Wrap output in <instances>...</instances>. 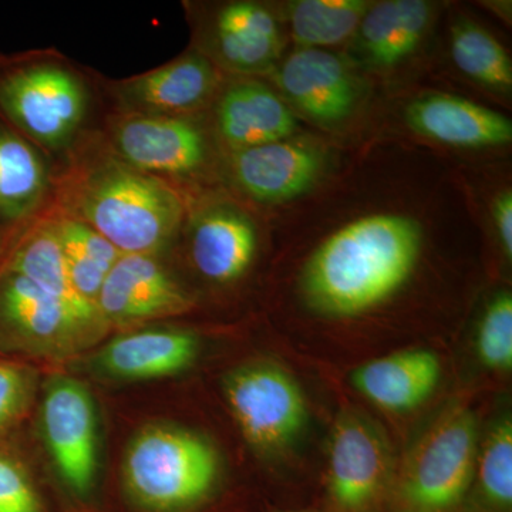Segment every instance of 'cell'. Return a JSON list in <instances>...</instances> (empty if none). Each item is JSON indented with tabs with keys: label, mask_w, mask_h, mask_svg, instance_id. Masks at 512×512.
<instances>
[{
	"label": "cell",
	"mask_w": 512,
	"mask_h": 512,
	"mask_svg": "<svg viewBox=\"0 0 512 512\" xmlns=\"http://www.w3.org/2000/svg\"><path fill=\"white\" fill-rule=\"evenodd\" d=\"M205 339L187 329L141 330L111 340L97 366L120 379H156L180 375L201 362Z\"/></svg>",
	"instance_id": "cell-14"
},
{
	"label": "cell",
	"mask_w": 512,
	"mask_h": 512,
	"mask_svg": "<svg viewBox=\"0 0 512 512\" xmlns=\"http://www.w3.org/2000/svg\"><path fill=\"white\" fill-rule=\"evenodd\" d=\"M47 175L35 148L0 124V215L26 217L46 191Z\"/></svg>",
	"instance_id": "cell-25"
},
{
	"label": "cell",
	"mask_w": 512,
	"mask_h": 512,
	"mask_svg": "<svg viewBox=\"0 0 512 512\" xmlns=\"http://www.w3.org/2000/svg\"><path fill=\"white\" fill-rule=\"evenodd\" d=\"M265 512H316L312 507L306 508H289V510H278V508H269Z\"/></svg>",
	"instance_id": "cell-32"
},
{
	"label": "cell",
	"mask_w": 512,
	"mask_h": 512,
	"mask_svg": "<svg viewBox=\"0 0 512 512\" xmlns=\"http://www.w3.org/2000/svg\"><path fill=\"white\" fill-rule=\"evenodd\" d=\"M42 423L64 483L77 495L89 494L97 474L96 413L90 393L72 379H57L43 400Z\"/></svg>",
	"instance_id": "cell-10"
},
{
	"label": "cell",
	"mask_w": 512,
	"mask_h": 512,
	"mask_svg": "<svg viewBox=\"0 0 512 512\" xmlns=\"http://www.w3.org/2000/svg\"><path fill=\"white\" fill-rule=\"evenodd\" d=\"M258 249L254 225L239 212H208L192 228L191 264L211 285L227 288L241 284L254 268Z\"/></svg>",
	"instance_id": "cell-15"
},
{
	"label": "cell",
	"mask_w": 512,
	"mask_h": 512,
	"mask_svg": "<svg viewBox=\"0 0 512 512\" xmlns=\"http://www.w3.org/2000/svg\"><path fill=\"white\" fill-rule=\"evenodd\" d=\"M0 512H46L25 471L0 456Z\"/></svg>",
	"instance_id": "cell-29"
},
{
	"label": "cell",
	"mask_w": 512,
	"mask_h": 512,
	"mask_svg": "<svg viewBox=\"0 0 512 512\" xmlns=\"http://www.w3.org/2000/svg\"><path fill=\"white\" fill-rule=\"evenodd\" d=\"M451 55L471 79L500 92L512 86L511 60L490 33L476 23L460 20L451 30Z\"/></svg>",
	"instance_id": "cell-28"
},
{
	"label": "cell",
	"mask_w": 512,
	"mask_h": 512,
	"mask_svg": "<svg viewBox=\"0 0 512 512\" xmlns=\"http://www.w3.org/2000/svg\"><path fill=\"white\" fill-rule=\"evenodd\" d=\"M224 439L198 426H151L124 458L131 500L148 512H204L222 504L237 474Z\"/></svg>",
	"instance_id": "cell-3"
},
{
	"label": "cell",
	"mask_w": 512,
	"mask_h": 512,
	"mask_svg": "<svg viewBox=\"0 0 512 512\" xmlns=\"http://www.w3.org/2000/svg\"><path fill=\"white\" fill-rule=\"evenodd\" d=\"M120 160L141 173L184 175L205 158L200 128L180 116L128 114L113 131Z\"/></svg>",
	"instance_id": "cell-12"
},
{
	"label": "cell",
	"mask_w": 512,
	"mask_h": 512,
	"mask_svg": "<svg viewBox=\"0 0 512 512\" xmlns=\"http://www.w3.org/2000/svg\"><path fill=\"white\" fill-rule=\"evenodd\" d=\"M279 42L278 23L264 6L231 3L218 15V50L234 69L254 72L268 66L278 55Z\"/></svg>",
	"instance_id": "cell-24"
},
{
	"label": "cell",
	"mask_w": 512,
	"mask_h": 512,
	"mask_svg": "<svg viewBox=\"0 0 512 512\" xmlns=\"http://www.w3.org/2000/svg\"><path fill=\"white\" fill-rule=\"evenodd\" d=\"M369 9L360 0H301L291 9L292 33L311 49L335 46L348 39Z\"/></svg>",
	"instance_id": "cell-27"
},
{
	"label": "cell",
	"mask_w": 512,
	"mask_h": 512,
	"mask_svg": "<svg viewBox=\"0 0 512 512\" xmlns=\"http://www.w3.org/2000/svg\"><path fill=\"white\" fill-rule=\"evenodd\" d=\"M323 370L346 399L386 430L399 453L457 392L453 355L443 343H417L345 369Z\"/></svg>",
	"instance_id": "cell-5"
},
{
	"label": "cell",
	"mask_w": 512,
	"mask_h": 512,
	"mask_svg": "<svg viewBox=\"0 0 512 512\" xmlns=\"http://www.w3.org/2000/svg\"><path fill=\"white\" fill-rule=\"evenodd\" d=\"M286 96L306 116L320 124L345 120L355 107V79L340 57L325 50H298L285 60L278 74Z\"/></svg>",
	"instance_id": "cell-13"
},
{
	"label": "cell",
	"mask_w": 512,
	"mask_h": 512,
	"mask_svg": "<svg viewBox=\"0 0 512 512\" xmlns=\"http://www.w3.org/2000/svg\"><path fill=\"white\" fill-rule=\"evenodd\" d=\"M498 396L458 390L417 431L399 453L387 512L463 510L485 417Z\"/></svg>",
	"instance_id": "cell-4"
},
{
	"label": "cell",
	"mask_w": 512,
	"mask_h": 512,
	"mask_svg": "<svg viewBox=\"0 0 512 512\" xmlns=\"http://www.w3.org/2000/svg\"><path fill=\"white\" fill-rule=\"evenodd\" d=\"M221 136L235 150L284 141L296 128L288 106L258 83H239L227 90L218 106Z\"/></svg>",
	"instance_id": "cell-20"
},
{
	"label": "cell",
	"mask_w": 512,
	"mask_h": 512,
	"mask_svg": "<svg viewBox=\"0 0 512 512\" xmlns=\"http://www.w3.org/2000/svg\"><path fill=\"white\" fill-rule=\"evenodd\" d=\"M8 272L18 274L62 302L86 329L100 322L99 308L74 288L52 224L29 232L10 256Z\"/></svg>",
	"instance_id": "cell-21"
},
{
	"label": "cell",
	"mask_w": 512,
	"mask_h": 512,
	"mask_svg": "<svg viewBox=\"0 0 512 512\" xmlns=\"http://www.w3.org/2000/svg\"><path fill=\"white\" fill-rule=\"evenodd\" d=\"M52 227L74 288L97 305L101 286L119 261L120 252L79 218H62L52 222Z\"/></svg>",
	"instance_id": "cell-26"
},
{
	"label": "cell",
	"mask_w": 512,
	"mask_h": 512,
	"mask_svg": "<svg viewBox=\"0 0 512 512\" xmlns=\"http://www.w3.org/2000/svg\"><path fill=\"white\" fill-rule=\"evenodd\" d=\"M77 217L121 255H153L183 220V204L164 181L117 158L83 178L74 194Z\"/></svg>",
	"instance_id": "cell-6"
},
{
	"label": "cell",
	"mask_w": 512,
	"mask_h": 512,
	"mask_svg": "<svg viewBox=\"0 0 512 512\" xmlns=\"http://www.w3.org/2000/svg\"><path fill=\"white\" fill-rule=\"evenodd\" d=\"M96 303L101 318L116 323L185 315L197 306L191 293L151 255H121Z\"/></svg>",
	"instance_id": "cell-11"
},
{
	"label": "cell",
	"mask_w": 512,
	"mask_h": 512,
	"mask_svg": "<svg viewBox=\"0 0 512 512\" xmlns=\"http://www.w3.org/2000/svg\"><path fill=\"white\" fill-rule=\"evenodd\" d=\"M335 390L336 409L311 507L316 512H387L399 451L369 413Z\"/></svg>",
	"instance_id": "cell-7"
},
{
	"label": "cell",
	"mask_w": 512,
	"mask_h": 512,
	"mask_svg": "<svg viewBox=\"0 0 512 512\" xmlns=\"http://www.w3.org/2000/svg\"><path fill=\"white\" fill-rule=\"evenodd\" d=\"M320 171V157L301 144L276 141L237 151L235 178L256 200H292L308 190Z\"/></svg>",
	"instance_id": "cell-18"
},
{
	"label": "cell",
	"mask_w": 512,
	"mask_h": 512,
	"mask_svg": "<svg viewBox=\"0 0 512 512\" xmlns=\"http://www.w3.org/2000/svg\"><path fill=\"white\" fill-rule=\"evenodd\" d=\"M0 107L35 140L59 146L82 123L86 94L60 67H18L0 77Z\"/></svg>",
	"instance_id": "cell-8"
},
{
	"label": "cell",
	"mask_w": 512,
	"mask_h": 512,
	"mask_svg": "<svg viewBox=\"0 0 512 512\" xmlns=\"http://www.w3.org/2000/svg\"><path fill=\"white\" fill-rule=\"evenodd\" d=\"M33 393V379L28 370L0 362V431L22 416Z\"/></svg>",
	"instance_id": "cell-30"
},
{
	"label": "cell",
	"mask_w": 512,
	"mask_h": 512,
	"mask_svg": "<svg viewBox=\"0 0 512 512\" xmlns=\"http://www.w3.org/2000/svg\"><path fill=\"white\" fill-rule=\"evenodd\" d=\"M406 117L416 133L448 146L497 147L512 140L510 119L451 94H426L414 100Z\"/></svg>",
	"instance_id": "cell-16"
},
{
	"label": "cell",
	"mask_w": 512,
	"mask_h": 512,
	"mask_svg": "<svg viewBox=\"0 0 512 512\" xmlns=\"http://www.w3.org/2000/svg\"><path fill=\"white\" fill-rule=\"evenodd\" d=\"M461 512H512V392L500 394L485 417Z\"/></svg>",
	"instance_id": "cell-19"
},
{
	"label": "cell",
	"mask_w": 512,
	"mask_h": 512,
	"mask_svg": "<svg viewBox=\"0 0 512 512\" xmlns=\"http://www.w3.org/2000/svg\"><path fill=\"white\" fill-rule=\"evenodd\" d=\"M0 313L26 338L42 345H70L87 330L62 302L18 274L0 281Z\"/></svg>",
	"instance_id": "cell-22"
},
{
	"label": "cell",
	"mask_w": 512,
	"mask_h": 512,
	"mask_svg": "<svg viewBox=\"0 0 512 512\" xmlns=\"http://www.w3.org/2000/svg\"><path fill=\"white\" fill-rule=\"evenodd\" d=\"M494 220L497 227L498 244L505 265L512 261V195L503 192L494 205Z\"/></svg>",
	"instance_id": "cell-31"
},
{
	"label": "cell",
	"mask_w": 512,
	"mask_h": 512,
	"mask_svg": "<svg viewBox=\"0 0 512 512\" xmlns=\"http://www.w3.org/2000/svg\"><path fill=\"white\" fill-rule=\"evenodd\" d=\"M447 284L420 224L403 215H369L295 262L269 330L330 370L417 343L451 346L471 308L466 292Z\"/></svg>",
	"instance_id": "cell-1"
},
{
	"label": "cell",
	"mask_w": 512,
	"mask_h": 512,
	"mask_svg": "<svg viewBox=\"0 0 512 512\" xmlns=\"http://www.w3.org/2000/svg\"><path fill=\"white\" fill-rule=\"evenodd\" d=\"M214 382L266 510L311 507L336 409L325 370L268 330Z\"/></svg>",
	"instance_id": "cell-2"
},
{
	"label": "cell",
	"mask_w": 512,
	"mask_h": 512,
	"mask_svg": "<svg viewBox=\"0 0 512 512\" xmlns=\"http://www.w3.org/2000/svg\"><path fill=\"white\" fill-rule=\"evenodd\" d=\"M215 83L211 64L188 55L120 84L119 96L130 114L180 116L204 103Z\"/></svg>",
	"instance_id": "cell-17"
},
{
	"label": "cell",
	"mask_w": 512,
	"mask_h": 512,
	"mask_svg": "<svg viewBox=\"0 0 512 512\" xmlns=\"http://www.w3.org/2000/svg\"><path fill=\"white\" fill-rule=\"evenodd\" d=\"M457 392H512V291L495 285L470 309L450 346Z\"/></svg>",
	"instance_id": "cell-9"
},
{
	"label": "cell",
	"mask_w": 512,
	"mask_h": 512,
	"mask_svg": "<svg viewBox=\"0 0 512 512\" xmlns=\"http://www.w3.org/2000/svg\"><path fill=\"white\" fill-rule=\"evenodd\" d=\"M430 19V3L421 0L379 3L360 22V46L376 66H396L420 45Z\"/></svg>",
	"instance_id": "cell-23"
}]
</instances>
